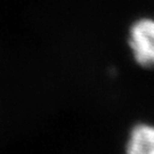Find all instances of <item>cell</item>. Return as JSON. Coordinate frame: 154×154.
Wrapping results in <instances>:
<instances>
[{
  "instance_id": "2",
  "label": "cell",
  "mask_w": 154,
  "mask_h": 154,
  "mask_svg": "<svg viewBox=\"0 0 154 154\" xmlns=\"http://www.w3.org/2000/svg\"><path fill=\"white\" fill-rule=\"evenodd\" d=\"M126 154H154V126L140 123L132 128L126 146Z\"/></svg>"
},
{
  "instance_id": "1",
  "label": "cell",
  "mask_w": 154,
  "mask_h": 154,
  "mask_svg": "<svg viewBox=\"0 0 154 154\" xmlns=\"http://www.w3.org/2000/svg\"><path fill=\"white\" fill-rule=\"evenodd\" d=\"M129 47L138 65L145 69L154 67V20L144 17L129 30Z\"/></svg>"
}]
</instances>
